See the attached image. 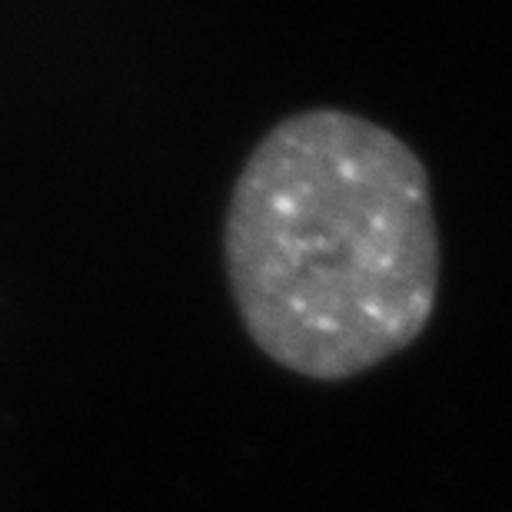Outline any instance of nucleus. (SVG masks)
Masks as SVG:
<instances>
[{"instance_id": "obj_1", "label": "nucleus", "mask_w": 512, "mask_h": 512, "mask_svg": "<svg viewBox=\"0 0 512 512\" xmlns=\"http://www.w3.org/2000/svg\"><path fill=\"white\" fill-rule=\"evenodd\" d=\"M223 263L266 360L320 383L370 373L436 313L443 247L426 163L353 110L283 117L233 183Z\"/></svg>"}]
</instances>
